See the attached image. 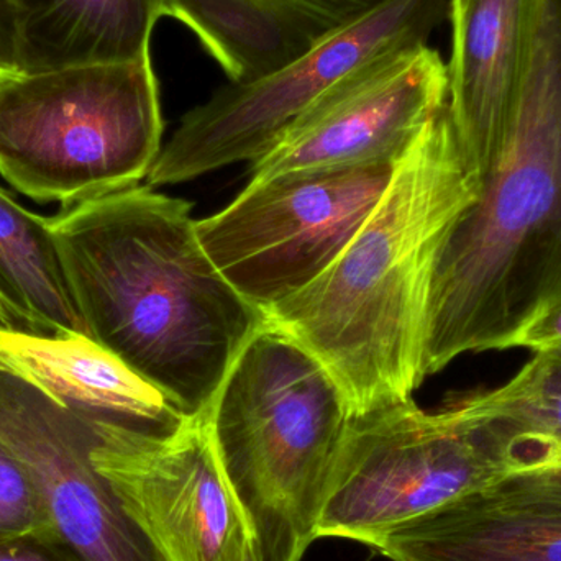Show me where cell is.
I'll list each match as a JSON object with an SVG mask.
<instances>
[{
  "instance_id": "cell-1",
  "label": "cell",
  "mask_w": 561,
  "mask_h": 561,
  "mask_svg": "<svg viewBox=\"0 0 561 561\" xmlns=\"http://www.w3.org/2000/svg\"><path fill=\"white\" fill-rule=\"evenodd\" d=\"M51 230L84 335L207 417L266 313L220 275L191 204L134 186L69 206Z\"/></svg>"
},
{
  "instance_id": "cell-2",
  "label": "cell",
  "mask_w": 561,
  "mask_h": 561,
  "mask_svg": "<svg viewBox=\"0 0 561 561\" xmlns=\"http://www.w3.org/2000/svg\"><path fill=\"white\" fill-rule=\"evenodd\" d=\"M481 187L445 107L402 154L378 206L335 262L266 310V320L332 376L352 417L411 401L427 378L435 266Z\"/></svg>"
},
{
  "instance_id": "cell-3",
  "label": "cell",
  "mask_w": 561,
  "mask_h": 561,
  "mask_svg": "<svg viewBox=\"0 0 561 561\" xmlns=\"http://www.w3.org/2000/svg\"><path fill=\"white\" fill-rule=\"evenodd\" d=\"M561 299V0H536L503 150L438 255L425 376L465 353L510 350Z\"/></svg>"
},
{
  "instance_id": "cell-4",
  "label": "cell",
  "mask_w": 561,
  "mask_h": 561,
  "mask_svg": "<svg viewBox=\"0 0 561 561\" xmlns=\"http://www.w3.org/2000/svg\"><path fill=\"white\" fill-rule=\"evenodd\" d=\"M352 415L327 369L266 320L209 412L220 463L265 561H300L317 537Z\"/></svg>"
},
{
  "instance_id": "cell-5",
  "label": "cell",
  "mask_w": 561,
  "mask_h": 561,
  "mask_svg": "<svg viewBox=\"0 0 561 561\" xmlns=\"http://www.w3.org/2000/svg\"><path fill=\"white\" fill-rule=\"evenodd\" d=\"M151 55L0 76V174L65 206L138 186L163 148Z\"/></svg>"
},
{
  "instance_id": "cell-6",
  "label": "cell",
  "mask_w": 561,
  "mask_h": 561,
  "mask_svg": "<svg viewBox=\"0 0 561 561\" xmlns=\"http://www.w3.org/2000/svg\"><path fill=\"white\" fill-rule=\"evenodd\" d=\"M527 468L534 463L517 435L454 398L435 411L411 399L352 417L317 537L371 547L388 530Z\"/></svg>"
},
{
  "instance_id": "cell-7",
  "label": "cell",
  "mask_w": 561,
  "mask_h": 561,
  "mask_svg": "<svg viewBox=\"0 0 561 561\" xmlns=\"http://www.w3.org/2000/svg\"><path fill=\"white\" fill-rule=\"evenodd\" d=\"M448 10L450 0H382L289 65L255 81L220 85L184 115L148 183H184L240 161L253 163L346 76L386 53L427 45Z\"/></svg>"
},
{
  "instance_id": "cell-8",
  "label": "cell",
  "mask_w": 561,
  "mask_h": 561,
  "mask_svg": "<svg viewBox=\"0 0 561 561\" xmlns=\"http://www.w3.org/2000/svg\"><path fill=\"white\" fill-rule=\"evenodd\" d=\"M398 163L290 171L249 186L196 220L220 275L263 312L313 283L381 201Z\"/></svg>"
},
{
  "instance_id": "cell-9",
  "label": "cell",
  "mask_w": 561,
  "mask_h": 561,
  "mask_svg": "<svg viewBox=\"0 0 561 561\" xmlns=\"http://www.w3.org/2000/svg\"><path fill=\"white\" fill-rule=\"evenodd\" d=\"M91 458L163 561H243L255 539L207 417L170 434L94 421Z\"/></svg>"
},
{
  "instance_id": "cell-10",
  "label": "cell",
  "mask_w": 561,
  "mask_h": 561,
  "mask_svg": "<svg viewBox=\"0 0 561 561\" xmlns=\"http://www.w3.org/2000/svg\"><path fill=\"white\" fill-rule=\"evenodd\" d=\"M448 69L428 45L396 49L333 85L253 161L250 181L290 171L398 163L447 107Z\"/></svg>"
},
{
  "instance_id": "cell-11",
  "label": "cell",
  "mask_w": 561,
  "mask_h": 561,
  "mask_svg": "<svg viewBox=\"0 0 561 561\" xmlns=\"http://www.w3.org/2000/svg\"><path fill=\"white\" fill-rule=\"evenodd\" d=\"M91 419L0 373V447L23 468L79 561H163L92 465Z\"/></svg>"
},
{
  "instance_id": "cell-12",
  "label": "cell",
  "mask_w": 561,
  "mask_h": 561,
  "mask_svg": "<svg viewBox=\"0 0 561 561\" xmlns=\"http://www.w3.org/2000/svg\"><path fill=\"white\" fill-rule=\"evenodd\" d=\"M371 549L392 561H561V460L504 474Z\"/></svg>"
},
{
  "instance_id": "cell-13",
  "label": "cell",
  "mask_w": 561,
  "mask_h": 561,
  "mask_svg": "<svg viewBox=\"0 0 561 561\" xmlns=\"http://www.w3.org/2000/svg\"><path fill=\"white\" fill-rule=\"evenodd\" d=\"M536 0H450L447 108L468 161L491 173L513 114Z\"/></svg>"
},
{
  "instance_id": "cell-14",
  "label": "cell",
  "mask_w": 561,
  "mask_h": 561,
  "mask_svg": "<svg viewBox=\"0 0 561 561\" xmlns=\"http://www.w3.org/2000/svg\"><path fill=\"white\" fill-rule=\"evenodd\" d=\"M0 373L94 421L170 434L187 419L163 392L84 333L0 329Z\"/></svg>"
},
{
  "instance_id": "cell-15",
  "label": "cell",
  "mask_w": 561,
  "mask_h": 561,
  "mask_svg": "<svg viewBox=\"0 0 561 561\" xmlns=\"http://www.w3.org/2000/svg\"><path fill=\"white\" fill-rule=\"evenodd\" d=\"M161 10L196 35L229 82L263 78L342 26L296 0H161Z\"/></svg>"
},
{
  "instance_id": "cell-16",
  "label": "cell",
  "mask_w": 561,
  "mask_h": 561,
  "mask_svg": "<svg viewBox=\"0 0 561 561\" xmlns=\"http://www.w3.org/2000/svg\"><path fill=\"white\" fill-rule=\"evenodd\" d=\"M20 72L150 56L161 0H15Z\"/></svg>"
},
{
  "instance_id": "cell-17",
  "label": "cell",
  "mask_w": 561,
  "mask_h": 561,
  "mask_svg": "<svg viewBox=\"0 0 561 561\" xmlns=\"http://www.w3.org/2000/svg\"><path fill=\"white\" fill-rule=\"evenodd\" d=\"M0 299L26 332L84 333L53 237L36 216L0 190Z\"/></svg>"
},
{
  "instance_id": "cell-18",
  "label": "cell",
  "mask_w": 561,
  "mask_h": 561,
  "mask_svg": "<svg viewBox=\"0 0 561 561\" xmlns=\"http://www.w3.org/2000/svg\"><path fill=\"white\" fill-rule=\"evenodd\" d=\"M478 417L494 419L519 431L542 435L561 460V389L530 378L520 369L506 385L451 396Z\"/></svg>"
},
{
  "instance_id": "cell-19",
  "label": "cell",
  "mask_w": 561,
  "mask_h": 561,
  "mask_svg": "<svg viewBox=\"0 0 561 561\" xmlns=\"http://www.w3.org/2000/svg\"><path fill=\"white\" fill-rule=\"evenodd\" d=\"M20 537L61 546L28 474L0 447V540Z\"/></svg>"
},
{
  "instance_id": "cell-20",
  "label": "cell",
  "mask_w": 561,
  "mask_h": 561,
  "mask_svg": "<svg viewBox=\"0 0 561 561\" xmlns=\"http://www.w3.org/2000/svg\"><path fill=\"white\" fill-rule=\"evenodd\" d=\"M561 345V299L536 313L510 343V348L546 352Z\"/></svg>"
},
{
  "instance_id": "cell-21",
  "label": "cell",
  "mask_w": 561,
  "mask_h": 561,
  "mask_svg": "<svg viewBox=\"0 0 561 561\" xmlns=\"http://www.w3.org/2000/svg\"><path fill=\"white\" fill-rule=\"evenodd\" d=\"M0 561H79L58 543L36 537L0 540Z\"/></svg>"
},
{
  "instance_id": "cell-22",
  "label": "cell",
  "mask_w": 561,
  "mask_h": 561,
  "mask_svg": "<svg viewBox=\"0 0 561 561\" xmlns=\"http://www.w3.org/2000/svg\"><path fill=\"white\" fill-rule=\"evenodd\" d=\"M20 71L19 10L15 0H0V76Z\"/></svg>"
},
{
  "instance_id": "cell-23",
  "label": "cell",
  "mask_w": 561,
  "mask_h": 561,
  "mask_svg": "<svg viewBox=\"0 0 561 561\" xmlns=\"http://www.w3.org/2000/svg\"><path fill=\"white\" fill-rule=\"evenodd\" d=\"M296 2L316 10L336 25H345L378 5L382 0H296Z\"/></svg>"
},
{
  "instance_id": "cell-24",
  "label": "cell",
  "mask_w": 561,
  "mask_h": 561,
  "mask_svg": "<svg viewBox=\"0 0 561 561\" xmlns=\"http://www.w3.org/2000/svg\"><path fill=\"white\" fill-rule=\"evenodd\" d=\"M523 371L537 381L561 389V345L534 353L533 359L524 366Z\"/></svg>"
},
{
  "instance_id": "cell-25",
  "label": "cell",
  "mask_w": 561,
  "mask_h": 561,
  "mask_svg": "<svg viewBox=\"0 0 561 561\" xmlns=\"http://www.w3.org/2000/svg\"><path fill=\"white\" fill-rule=\"evenodd\" d=\"M0 329H15L26 332V330L23 329L22 322L16 319L15 313L7 307V304L3 302L2 299H0Z\"/></svg>"
},
{
  "instance_id": "cell-26",
  "label": "cell",
  "mask_w": 561,
  "mask_h": 561,
  "mask_svg": "<svg viewBox=\"0 0 561 561\" xmlns=\"http://www.w3.org/2000/svg\"><path fill=\"white\" fill-rule=\"evenodd\" d=\"M243 561H265L263 560L262 552H260L259 543L255 542V539L250 543L249 550H247L245 560Z\"/></svg>"
}]
</instances>
